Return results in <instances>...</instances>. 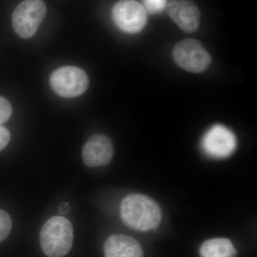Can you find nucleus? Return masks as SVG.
I'll return each mask as SVG.
<instances>
[{
	"label": "nucleus",
	"instance_id": "0eeeda50",
	"mask_svg": "<svg viewBox=\"0 0 257 257\" xmlns=\"http://www.w3.org/2000/svg\"><path fill=\"white\" fill-rule=\"evenodd\" d=\"M202 148L204 153L211 158H226L236 150V136L224 125H214L204 134Z\"/></svg>",
	"mask_w": 257,
	"mask_h": 257
},
{
	"label": "nucleus",
	"instance_id": "f8f14e48",
	"mask_svg": "<svg viewBox=\"0 0 257 257\" xmlns=\"http://www.w3.org/2000/svg\"><path fill=\"white\" fill-rule=\"evenodd\" d=\"M13 226L11 218L6 211L0 209V243L8 238Z\"/></svg>",
	"mask_w": 257,
	"mask_h": 257
},
{
	"label": "nucleus",
	"instance_id": "1a4fd4ad",
	"mask_svg": "<svg viewBox=\"0 0 257 257\" xmlns=\"http://www.w3.org/2000/svg\"><path fill=\"white\" fill-rule=\"evenodd\" d=\"M114 154L111 141L104 135H93L82 147V157L84 165L97 167L107 165Z\"/></svg>",
	"mask_w": 257,
	"mask_h": 257
},
{
	"label": "nucleus",
	"instance_id": "9b49d317",
	"mask_svg": "<svg viewBox=\"0 0 257 257\" xmlns=\"http://www.w3.org/2000/svg\"><path fill=\"white\" fill-rule=\"evenodd\" d=\"M201 257H235L236 250L229 239L215 238L204 241L199 248Z\"/></svg>",
	"mask_w": 257,
	"mask_h": 257
},
{
	"label": "nucleus",
	"instance_id": "2eb2a0df",
	"mask_svg": "<svg viewBox=\"0 0 257 257\" xmlns=\"http://www.w3.org/2000/svg\"><path fill=\"white\" fill-rule=\"evenodd\" d=\"M10 141V133L8 128L0 126V151L8 146Z\"/></svg>",
	"mask_w": 257,
	"mask_h": 257
},
{
	"label": "nucleus",
	"instance_id": "ddd939ff",
	"mask_svg": "<svg viewBox=\"0 0 257 257\" xmlns=\"http://www.w3.org/2000/svg\"><path fill=\"white\" fill-rule=\"evenodd\" d=\"M144 8L150 14H157L167 8V0H143Z\"/></svg>",
	"mask_w": 257,
	"mask_h": 257
},
{
	"label": "nucleus",
	"instance_id": "39448f33",
	"mask_svg": "<svg viewBox=\"0 0 257 257\" xmlns=\"http://www.w3.org/2000/svg\"><path fill=\"white\" fill-rule=\"evenodd\" d=\"M51 87L62 97H77L87 91L89 78L83 69L74 66H65L55 69L51 74Z\"/></svg>",
	"mask_w": 257,
	"mask_h": 257
},
{
	"label": "nucleus",
	"instance_id": "20e7f679",
	"mask_svg": "<svg viewBox=\"0 0 257 257\" xmlns=\"http://www.w3.org/2000/svg\"><path fill=\"white\" fill-rule=\"evenodd\" d=\"M172 57L179 67L192 73H201L209 68L211 56L202 44L194 39L182 40L175 45Z\"/></svg>",
	"mask_w": 257,
	"mask_h": 257
},
{
	"label": "nucleus",
	"instance_id": "7ed1b4c3",
	"mask_svg": "<svg viewBox=\"0 0 257 257\" xmlns=\"http://www.w3.org/2000/svg\"><path fill=\"white\" fill-rule=\"evenodd\" d=\"M47 13L42 0H25L15 8L13 14V26L15 33L23 39L35 35Z\"/></svg>",
	"mask_w": 257,
	"mask_h": 257
},
{
	"label": "nucleus",
	"instance_id": "9d476101",
	"mask_svg": "<svg viewBox=\"0 0 257 257\" xmlns=\"http://www.w3.org/2000/svg\"><path fill=\"white\" fill-rule=\"evenodd\" d=\"M106 257H144L143 247L131 236L114 234L109 236L104 246Z\"/></svg>",
	"mask_w": 257,
	"mask_h": 257
},
{
	"label": "nucleus",
	"instance_id": "6e6552de",
	"mask_svg": "<svg viewBox=\"0 0 257 257\" xmlns=\"http://www.w3.org/2000/svg\"><path fill=\"white\" fill-rule=\"evenodd\" d=\"M167 13L174 23L187 33L197 31L200 25L199 7L190 0H172L167 5Z\"/></svg>",
	"mask_w": 257,
	"mask_h": 257
},
{
	"label": "nucleus",
	"instance_id": "f03ea898",
	"mask_svg": "<svg viewBox=\"0 0 257 257\" xmlns=\"http://www.w3.org/2000/svg\"><path fill=\"white\" fill-rule=\"evenodd\" d=\"M42 251L49 257H63L73 244L74 229L70 221L61 216L51 217L40 231Z\"/></svg>",
	"mask_w": 257,
	"mask_h": 257
},
{
	"label": "nucleus",
	"instance_id": "4468645a",
	"mask_svg": "<svg viewBox=\"0 0 257 257\" xmlns=\"http://www.w3.org/2000/svg\"><path fill=\"white\" fill-rule=\"evenodd\" d=\"M13 114V107L6 98L0 96V124L9 120Z\"/></svg>",
	"mask_w": 257,
	"mask_h": 257
},
{
	"label": "nucleus",
	"instance_id": "f257e3e1",
	"mask_svg": "<svg viewBox=\"0 0 257 257\" xmlns=\"http://www.w3.org/2000/svg\"><path fill=\"white\" fill-rule=\"evenodd\" d=\"M120 216L126 226L140 231L155 229L162 221L158 204L152 198L140 194H130L123 199Z\"/></svg>",
	"mask_w": 257,
	"mask_h": 257
},
{
	"label": "nucleus",
	"instance_id": "423d86ee",
	"mask_svg": "<svg viewBox=\"0 0 257 257\" xmlns=\"http://www.w3.org/2000/svg\"><path fill=\"white\" fill-rule=\"evenodd\" d=\"M111 15L116 26L125 33H138L147 25L146 10L136 0H119L113 7Z\"/></svg>",
	"mask_w": 257,
	"mask_h": 257
},
{
	"label": "nucleus",
	"instance_id": "dca6fc26",
	"mask_svg": "<svg viewBox=\"0 0 257 257\" xmlns=\"http://www.w3.org/2000/svg\"><path fill=\"white\" fill-rule=\"evenodd\" d=\"M59 211L62 215H66L71 210L70 204L68 202L61 203L58 207Z\"/></svg>",
	"mask_w": 257,
	"mask_h": 257
}]
</instances>
